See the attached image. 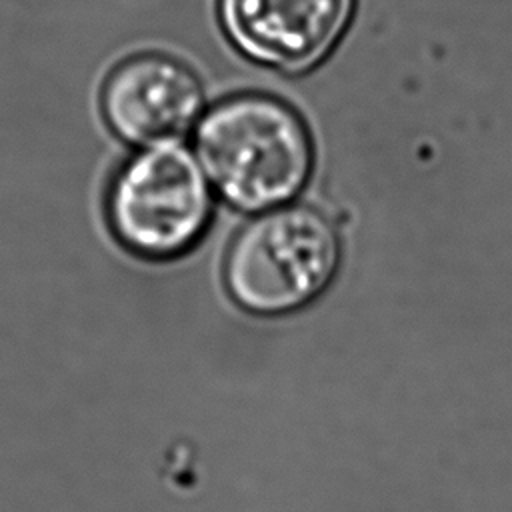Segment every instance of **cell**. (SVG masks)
<instances>
[{"mask_svg": "<svg viewBox=\"0 0 512 512\" xmlns=\"http://www.w3.org/2000/svg\"><path fill=\"white\" fill-rule=\"evenodd\" d=\"M192 140L212 190L244 212L288 204L314 170L308 122L268 92L228 94L204 108Z\"/></svg>", "mask_w": 512, "mask_h": 512, "instance_id": "cell-1", "label": "cell"}, {"mask_svg": "<svg viewBox=\"0 0 512 512\" xmlns=\"http://www.w3.org/2000/svg\"><path fill=\"white\" fill-rule=\"evenodd\" d=\"M340 234L318 208L284 204L254 216L232 240L224 282L232 300L260 316H278L314 302L334 280Z\"/></svg>", "mask_w": 512, "mask_h": 512, "instance_id": "cell-2", "label": "cell"}, {"mask_svg": "<svg viewBox=\"0 0 512 512\" xmlns=\"http://www.w3.org/2000/svg\"><path fill=\"white\" fill-rule=\"evenodd\" d=\"M212 192L194 150L180 142L140 146L110 178V230L136 256L176 258L194 248L208 230Z\"/></svg>", "mask_w": 512, "mask_h": 512, "instance_id": "cell-3", "label": "cell"}, {"mask_svg": "<svg viewBox=\"0 0 512 512\" xmlns=\"http://www.w3.org/2000/svg\"><path fill=\"white\" fill-rule=\"evenodd\" d=\"M358 0H216L228 44L248 62L284 76L322 66L344 40Z\"/></svg>", "mask_w": 512, "mask_h": 512, "instance_id": "cell-4", "label": "cell"}, {"mask_svg": "<svg viewBox=\"0 0 512 512\" xmlns=\"http://www.w3.org/2000/svg\"><path fill=\"white\" fill-rule=\"evenodd\" d=\"M204 86L192 66L164 52L120 60L100 88L108 130L134 148L180 142L204 112Z\"/></svg>", "mask_w": 512, "mask_h": 512, "instance_id": "cell-5", "label": "cell"}]
</instances>
